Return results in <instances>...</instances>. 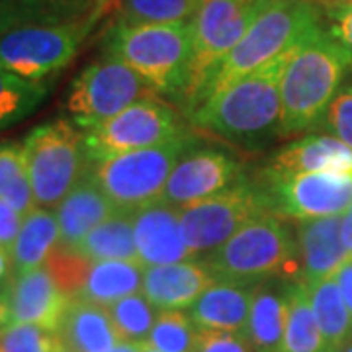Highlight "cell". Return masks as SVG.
<instances>
[{
    "mask_svg": "<svg viewBox=\"0 0 352 352\" xmlns=\"http://www.w3.org/2000/svg\"><path fill=\"white\" fill-rule=\"evenodd\" d=\"M351 65V51L325 28L289 51L280 78V138L298 135L321 120Z\"/></svg>",
    "mask_w": 352,
    "mask_h": 352,
    "instance_id": "1",
    "label": "cell"
},
{
    "mask_svg": "<svg viewBox=\"0 0 352 352\" xmlns=\"http://www.w3.org/2000/svg\"><path fill=\"white\" fill-rule=\"evenodd\" d=\"M288 55L241 76L201 102L192 110V124L214 135L241 143H254L272 133L280 135V78Z\"/></svg>",
    "mask_w": 352,
    "mask_h": 352,
    "instance_id": "2",
    "label": "cell"
},
{
    "mask_svg": "<svg viewBox=\"0 0 352 352\" xmlns=\"http://www.w3.org/2000/svg\"><path fill=\"white\" fill-rule=\"evenodd\" d=\"M319 30H323L321 12L314 0H274L208 78L194 108L241 76L288 55Z\"/></svg>",
    "mask_w": 352,
    "mask_h": 352,
    "instance_id": "3",
    "label": "cell"
},
{
    "mask_svg": "<svg viewBox=\"0 0 352 352\" xmlns=\"http://www.w3.org/2000/svg\"><path fill=\"white\" fill-rule=\"evenodd\" d=\"M190 22V20H188ZM188 22L113 24L106 36V55L124 61L161 94H184L192 65Z\"/></svg>",
    "mask_w": 352,
    "mask_h": 352,
    "instance_id": "4",
    "label": "cell"
},
{
    "mask_svg": "<svg viewBox=\"0 0 352 352\" xmlns=\"http://www.w3.org/2000/svg\"><path fill=\"white\" fill-rule=\"evenodd\" d=\"M300 252L284 221L261 215L208 254L204 264L215 280L258 284L270 276H292L302 270Z\"/></svg>",
    "mask_w": 352,
    "mask_h": 352,
    "instance_id": "5",
    "label": "cell"
},
{
    "mask_svg": "<svg viewBox=\"0 0 352 352\" xmlns=\"http://www.w3.org/2000/svg\"><path fill=\"white\" fill-rule=\"evenodd\" d=\"M198 139L182 131L161 145L90 163L88 173L118 210L138 212L161 200L175 166L194 151Z\"/></svg>",
    "mask_w": 352,
    "mask_h": 352,
    "instance_id": "6",
    "label": "cell"
},
{
    "mask_svg": "<svg viewBox=\"0 0 352 352\" xmlns=\"http://www.w3.org/2000/svg\"><path fill=\"white\" fill-rule=\"evenodd\" d=\"M25 170L38 208L55 210L88 170L82 129L71 120L34 127L22 141Z\"/></svg>",
    "mask_w": 352,
    "mask_h": 352,
    "instance_id": "7",
    "label": "cell"
},
{
    "mask_svg": "<svg viewBox=\"0 0 352 352\" xmlns=\"http://www.w3.org/2000/svg\"><path fill=\"white\" fill-rule=\"evenodd\" d=\"M272 2L274 0H201L188 22L192 65L182 96L190 108L198 102L201 88L206 87L212 73Z\"/></svg>",
    "mask_w": 352,
    "mask_h": 352,
    "instance_id": "8",
    "label": "cell"
},
{
    "mask_svg": "<svg viewBox=\"0 0 352 352\" xmlns=\"http://www.w3.org/2000/svg\"><path fill=\"white\" fill-rule=\"evenodd\" d=\"M157 98V90L112 55L90 63L69 88L65 108L82 131L98 126L129 106Z\"/></svg>",
    "mask_w": 352,
    "mask_h": 352,
    "instance_id": "9",
    "label": "cell"
},
{
    "mask_svg": "<svg viewBox=\"0 0 352 352\" xmlns=\"http://www.w3.org/2000/svg\"><path fill=\"white\" fill-rule=\"evenodd\" d=\"M272 210L268 188H258L239 178L226 190L180 210V227L192 251L212 252L229 241L241 227Z\"/></svg>",
    "mask_w": 352,
    "mask_h": 352,
    "instance_id": "10",
    "label": "cell"
},
{
    "mask_svg": "<svg viewBox=\"0 0 352 352\" xmlns=\"http://www.w3.org/2000/svg\"><path fill=\"white\" fill-rule=\"evenodd\" d=\"M96 24L92 16L59 24H34L0 39V69L28 80H45L75 59Z\"/></svg>",
    "mask_w": 352,
    "mask_h": 352,
    "instance_id": "11",
    "label": "cell"
},
{
    "mask_svg": "<svg viewBox=\"0 0 352 352\" xmlns=\"http://www.w3.org/2000/svg\"><path fill=\"white\" fill-rule=\"evenodd\" d=\"M186 131L178 124L176 113L159 102L143 100L122 113L82 131L88 163H98L122 153L147 149L170 141Z\"/></svg>",
    "mask_w": 352,
    "mask_h": 352,
    "instance_id": "12",
    "label": "cell"
},
{
    "mask_svg": "<svg viewBox=\"0 0 352 352\" xmlns=\"http://www.w3.org/2000/svg\"><path fill=\"white\" fill-rule=\"evenodd\" d=\"M270 180L272 210L300 221L344 214L352 204L351 175L305 173Z\"/></svg>",
    "mask_w": 352,
    "mask_h": 352,
    "instance_id": "13",
    "label": "cell"
},
{
    "mask_svg": "<svg viewBox=\"0 0 352 352\" xmlns=\"http://www.w3.org/2000/svg\"><path fill=\"white\" fill-rule=\"evenodd\" d=\"M239 175V161L227 153L214 149L190 151L175 166L159 201L182 210L226 190L237 182Z\"/></svg>",
    "mask_w": 352,
    "mask_h": 352,
    "instance_id": "14",
    "label": "cell"
},
{
    "mask_svg": "<svg viewBox=\"0 0 352 352\" xmlns=\"http://www.w3.org/2000/svg\"><path fill=\"white\" fill-rule=\"evenodd\" d=\"M10 325L25 323L57 331L71 298L65 294L47 266L12 274L6 284Z\"/></svg>",
    "mask_w": 352,
    "mask_h": 352,
    "instance_id": "15",
    "label": "cell"
},
{
    "mask_svg": "<svg viewBox=\"0 0 352 352\" xmlns=\"http://www.w3.org/2000/svg\"><path fill=\"white\" fill-rule=\"evenodd\" d=\"M135 243L139 263L147 266L194 261L180 227V210L155 201L135 212Z\"/></svg>",
    "mask_w": 352,
    "mask_h": 352,
    "instance_id": "16",
    "label": "cell"
},
{
    "mask_svg": "<svg viewBox=\"0 0 352 352\" xmlns=\"http://www.w3.org/2000/svg\"><path fill=\"white\" fill-rule=\"evenodd\" d=\"M118 212V206L104 194L98 182L87 170L76 182L75 188L55 208L59 223L57 249L75 252L92 229H96Z\"/></svg>",
    "mask_w": 352,
    "mask_h": 352,
    "instance_id": "17",
    "label": "cell"
},
{
    "mask_svg": "<svg viewBox=\"0 0 352 352\" xmlns=\"http://www.w3.org/2000/svg\"><path fill=\"white\" fill-rule=\"evenodd\" d=\"M340 227V215L300 221L298 252L302 264V282L317 284L325 278L335 276L340 266L352 258V254L342 243Z\"/></svg>",
    "mask_w": 352,
    "mask_h": 352,
    "instance_id": "18",
    "label": "cell"
},
{
    "mask_svg": "<svg viewBox=\"0 0 352 352\" xmlns=\"http://www.w3.org/2000/svg\"><path fill=\"white\" fill-rule=\"evenodd\" d=\"M266 173L270 178H288L305 173L352 176V149L337 138L309 135L280 149Z\"/></svg>",
    "mask_w": 352,
    "mask_h": 352,
    "instance_id": "19",
    "label": "cell"
},
{
    "mask_svg": "<svg viewBox=\"0 0 352 352\" xmlns=\"http://www.w3.org/2000/svg\"><path fill=\"white\" fill-rule=\"evenodd\" d=\"M214 282L208 266L196 261L147 266L143 274V296L157 309H184L194 305Z\"/></svg>",
    "mask_w": 352,
    "mask_h": 352,
    "instance_id": "20",
    "label": "cell"
},
{
    "mask_svg": "<svg viewBox=\"0 0 352 352\" xmlns=\"http://www.w3.org/2000/svg\"><path fill=\"white\" fill-rule=\"evenodd\" d=\"M252 292L254 284L215 280L194 305H190V319L201 331H226L243 335L251 314Z\"/></svg>",
    "mask_w": 352,
    "mask_h": 352,
    "instance_id": "21",
    "label": "cell"
},
{
    "mask_svg": "<svg viewBox=\"0 0 352 352\" xmlns=\"http://www.w3.org/2000/svg\"><path fill=\"white\" fill-rule=\"evenodd\" d=\"M289 284L258 282L252 292L251 314L243 337L256 352H284V335L288 321Z\"/></svg>",
    "mask_w": 352,
    "mask_h": 352,
    "instance_id": "22",
    "label": "cell"
},
{
    "mask_svg": "<svg viewBox=\"0 0 352 352\" xmlns=\"http://www.w3.org/2000/svg\"><path fill=\"white\" fill-rule=\"evenodd\" d=\"M57 335L71 352H108L120 342L108 307L85 300H71Z\"/></svg>",
    "mask_w": 352,
    "mask_h": 352,
    "instance_id": "23",
    "label": "cell"
},
{
    "mask_svg": "<svg viewBox=\"0 0 352 352\" xmlns=\"http://www.w3.org/2000/svg\"><path fill=\"white\" fill-rule=\"evenodd\" d=\"M145 266L131 261H94L88 268L82 286L75 298L98 305H112L113 302L139 294L143 289Z\"/></svg>",
    "mask_w": 352,
    "mask_h": 352,
    "instance_id": "24",
    "label": "cell"
},
{
    "mask_svg": "<svg viewBox=\"0 0 352 352\" xmlns=\"http://www.w3.org/2000/svg\"><path fill=\"white\" fill-rule=\"evenodd\" d=\"M57 245L59 223L55 210L36 208L34 212L24 215V223L10 252L14 274L45 266Z\"/></svg>",
    "mask_w": 352,
    "mask_h": 352,
    "instance_id": "25",
    "label": "cell"
},
{
    "mask_svg": "<svg viewBox=\"0 0 352 352\" xmlns=\"http://www.w3.org/2000/svg\"><path fill=\"white\" fill-rule=\"evenodd\" d=\"M88 261H131L139 263L135 243V212L120 210L110 219L92 229L76 247Z\"/></svg>",
    "mask_w": 352,
    "mask_h": 352,
    "instance_id": "26",
    "label": "cell"
},
{
    "mask_svg": "<svg viewBox=\"0 0 352 352\" xmlns=\"http://www.w3.org/2000/svg\"><path fill=\"white\" fill-rule=\"evenodd\" d=\"M94 0H0V39L34 24L80 20Z\"/></svg>",
    "mask_w": 352,
    "mask_h": 352,
    "instance_id": "27",
    "label": "cell"
},
{
    "mask_svg": "<svg viewBox=\"0 0 352 352\" xmlns=\"http://www.w3.org/2000/svg\"><path fill=\"white\" fill-rule=\"evenodd\" d=\"M317 325L329 351L340 352L344 342L352 337V315L342 300L335 276L317 284H305Z\"/></svg>",
    "mask_w": 352,
    "mask_h": 352,
    "instance_id": "28",
    "label": "cell"
},
{
    "mask_svg": "<svg viewBox=\"0 0 352 352\" xmlns=\"http://www.w3.org/2000/svg\"><path fill=\"white\" fill-rule=\"evenodd\" d=\"M327 344L317 325L305 282H292L288 288V321L284 352H327Z\"/></svg>",
    "mask_w": 352,
    "mask_h": 352,
    "instance_id": "29",
    "label": "cell"
},
{
    "mask_svg": "<svg viewBox=\"0 0 352 352\" xmlns=\"http://www.w3.org/2000/svg\"><path fill=\"white\" fill-rule=\"evenodd\" d=\"M50 90L47 80H28L0 69V131L32 116Z\"/></svg>",
    "mask_w": 352,
    "mask_h": 352,
    "instance_id": "30",
    "label": "cell"
},
{
    "mask_svg": "<svg viewBox=\"0 0 352 352\" xmlns=\"http://www.w3.org/2000/svg\"><path fill=\"white\" fill-rule=\"evenodd\" d=\"M201 0H120L116 22L120 25L188 22Z\"/></svg>",
    "mask_w": 352,
    "mask_h": 352,
    "instance_id": "31",
    "label": "cell"
},
{
    "mask_svg": "<svg viewBox=\"0 0 352 352\" xmlns=\"http://www.w3.org/2000/svg\"><path fill=\"white\" fill-rule=\"evenodd\" d=\"M0 198L22 215L38 208L25 170L22 143H0Z\"/></svg>",
    "mask_w": 352,
    "mask_h": 352,
    "instance_id": "32",
    "label": "cell"
},
{
    "mask_svg": "<svg viewBox=\"0 0 352 352\" xmlns=\"http://www.w3.org/2000/svg\"><path fill=\"white\" fill-rule=\"evenodd\" d=\"M108 311L120 340L129 342H147L159 315L157 307L143 294H131L113 302L108 305Z\"/></svg>",
    "mask_w": 352,
    "mask_h": 352,
    "instance_id": "33",
    "label": "cell"
},
{
    "mask_svg": "<svg viewBox=\"0 0 352 352\" xmlns=\"http://www.w3.org/2000/svg\"><path fill=\"white\" fill-rule=\"evenodd\" d=\"M198 327L180 309H159L147 344L161 352H192Z\"/></svg>",
    "mask_w": 352,
    "mask_h": 352,
    "instance_id": "34",
    "label": "cell"
},
{
    "mask_svg": "<svg viewBox=\"0 0 352 352\" xmlns=\"http://www.w3.org/2000/svg\"><path fill=\"white\" fill-rule=\"evenodd\" d=\"M0 352H65L57 331L12 323L0 333Z\"/></svg>",
    "mask_w": 352,
    "mask_h": 352,
    "instance_id": "35",
    "label": "cell"
},
{
    "mask_svg": "<svg viewBox=\"0 0 352 352\" xmlns=\"http://www.w3.org/2000/svg\"><path fill=\"white\" fill-rule=\"evenodd\" d=\"M192 352H256L252 344L239 333L226 331H201L198 329Z\"/></svg>",
    "mask_w": 352,
    "mask_h": 352,
    "instance_id": "36",
    "label": "cell"
},
{
    "mask_svg": "<svg viewBox=\"0 0 352 352\" xmlns=\"http://www.w3.org/2000/svg\"><path fill=\"white\" fill-rule=\"evenodd\" d=\"M327 127L352 149V88L333 98L327 108Z\"/></svg>",
    "mask_w": 352,
    "mask_h": 352,
    "instance_id": "37",
    "label": "cell"
},
{
    "mask_svg": "<svg viewBox=\"0 0 352 352\" xmlns=\"http://www.w3.org/2000/svg\"><path fill=\"white\" fill-rule=\"evenodd\" d=\"M22 223H24V215L12 208L8 201L0 198V249L2 251H6L8 254L12 252Z\"/></svg>",
    "mask_w": 352,
    "mask_h": 352,
    "instance_id": "38",
    "label": "cell"
},
{
    "mask_svg": "<svg viewBox=\"0 0 352 352\" xmlns=\"http://www.w3.org/2000/svg\"><path fill=\"white\" fill-rule=\"evenodd\" d=\"M329 14L333 18L331 32L344 43V47L352 55V0L351 2H337L329 8Z\"/></svg>",
    "mask_w": 352,
    "mask_h": 352,
    "instance_id": "39",
    "label": "cell"
},
{
    "mask_svg": "<svg viewBox=\"0 0 352 352\" xmlns=\"http://www.w3.org/2000/svg\"><path fill=\"white\" fill-rule=\"evenodd\" d=\"M335 280H337V284H339L342 300H344V303H346V307H349V311H351L352 315V258H349V261L337 270Z\"/></svg>",
    "mask_w": 352,
    "mask_h": 352,
    "instance_id": "40",
    "label": "cell"
},
{
    "mask_svg": "<svg viewBox=\"0 0 352 352\" xmlns=\"http://www.w3.org/2000/svg\"><path fill=\"white\" fill-rule=\"evenodd\" d=\"M340 235H342V243L346 247V251L352 254V204L349 210L342 215V227H340Z\"/></svg>",
    "mask_w": 352,
    "mask_h": 352,
    "instance_id": "41",
    "label": "cell"
},
{
    "mask_svg": "<svg viewBox=\"0 0 352 352\" xmlns=\"http://www.w3.org/2000/svg\"><path fill=\"white\" fill-rule=\"evenodd\" d=\"M14 268H12V258L6 251L0 249V288L8 284V280L12 278Z\"/></svg>",
    "mask_w": 352,
    "mask_h": 352,
    "instance_id": "42",
    "label": "cell"
},
{
    "mask_svg": "<svg viewBox=\"0 0 352 352\" xmlns=\"http://www.w3.org/2000/svg\"><path fill=\"white\" fill-rule=\"evenodd\" d=\"M147 349V342H129V340H120L113 344L108 352H143Z\"/></svg>",
    "mask_w": 352,
    "mask_h": 352,
    "instance_id": "43",
    "label": "cell"
},
{
    "mask_svg": "<svg viewBox=\"0 0 352 352\" xmlns=\"http://www.w3.org/2000/svg\"><path fill=\"white\" fill-rule=\"evenodd\" d=\"M112 4V0H94V8H92V12H90V16H92V20L96 22L98 18H100L102 14H104V10L108 8Z\"/></svg>",
    "mask_w": 352,
    "mask_h": 352,
    "instance_id": "44",
    "label": "cell"
},
{
    "mask_svg": "<svg viewBox=\"0 0 352 352\" xmlns=\"http://www.w3.org/2000/svg\"><path fill=\"white\" fill-rule=\"evenodd\" d=\"M340 352H352V337L344 342V346H342V351Z\"/></svg>",
    "mask_w": 352,
    "mask_h": 352,
    "instance_id": "45",
    "label": "cell"
},
{
    "mask_svg": "<svg viewBox=\"0 0 352 352\" xmlns=\"http://www.w3.org/2000/svg\"><path fill=\"white\" fill-rule=\"evenodd\" d=\"M143 352H161V351H155V349H151V346L147 344V349H145V351H143Z\"/></svg>",
    "mask_w": 352,
    "mask_h": 352,
    "instance_id": "46",
    "label": "cell"
},
{
    "mask_svg": "<svg viewBox=\"0 0 352 352\" xmlns=\"http://www.w3.org/2000/svg\"><path fill=\"white\" fill-rule=\"evenodd\" d=\"M327 352H333V351H327Z\"/></svg>",
    "mask_w": 352,
    "mask_h": 352,
    "instance_id": "47",
    "label": "cell"
}]
</instances>
